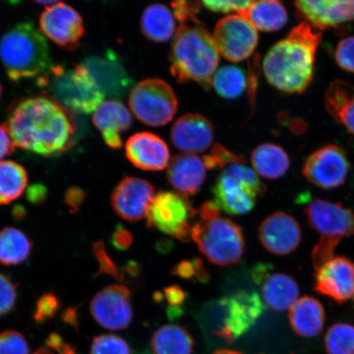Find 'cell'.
<instances>
[{"label": "cell", "mask_w": 354, "mask_h": 354, "mask_svg": "<svg viewBox=\"0 0 354 354\" xmlns=\"http://www.w3.org/2000/svg\"><path fill=\"white\" fill-rule=\"evenodd\" d=\"M93 254L98 263L99 270L96 277L106 275L123 282V268H120L115 263L105 250L103 241H97L93 243Z\"/></svg>", "instance_id": "39"}, {"label": "cell", "mask_w": 354, "mask_h": 354, "mask_svg": "<svg viewBox=\"0 0 354 354\" xmlns=\"http://www.w3.org/2000/svg\"><path fill=\"white\" fill-rule=\"evenodd\" d=\"M15 145L6 125H0V160L15 152Z\"/></svg>", "instance_id": "52"}, {"label": "cell", "mask_w": 354, "mask_h": 354, "mask_svg": "<svg viewBox=\"0 0 354 354\" xmlns=\"http://www.w3.org/2000/svg\"><path fill=\"white\" fill-rule=\"evenodd\" d=\"M215 203L230 215H243L254 209L257 198L267 189L256 172L243 163L225 168L212 187Z\"/></svg>", "instance_id": "7"}, {"label": "cell", "mask_w": 354, "mask_h": 354, "mask_svg": "<svg viewBox=\"0 0 354 354\" xmlns=\"http://www.w3.org/2000/svg\"><path fill=\"white\" fill-rule=\"evenodd\" d=\"M141 32L154 42H165L174 37L176 21L169 8L162 4L148 6L140 19Z\"/></svg>", "instance_id": "28"}, {"label": "cell", "mask_w": 354, "mask_h": 354, "mask_svg": "<svg viewBox=\"0 0 354 354\" xmlns=\"http://www.w3.org/2000/svg\"><path fill=\"white\" fill-rule=\"evenodd\" d=\"M126 155L143 171H162L169 165L170 152L165 141L150 132H139L127 141Z\"/></svg>", "instance_id": "22"}, {"label": "cell", "mask_w": 354, "mask_h": 354, "mask_svg": "<svg viewBox=\"0 0 354 354\" xmlns=\"http://www.w3.org/2000/svg\"><path fill=\"white\" fill-rule=\"evenodd\" d=\"M308 221L321 237L342 241L354 234V212L342 203L313 198L304 209Z\"/></svg>", "instance_id": "15"}, {"label": "cell", "mask_w": 354, "mask_h": 354, "mask_svg": "<svg viewBox=\"0 0 354 354\" xmlns=\"http://www.w3.org/2000/svg\"><path fill=\"white\" fill-rule=\"evenodd\" d=\"M151 348L153 354H192L194 339L183 326L167 324L155 331Z\"/></svg>", "instance_id": "30"}, {"label": "cell", "mask_w": 354, "mask_h": 354, "mask_svg": "<svg viewBox=\"0 0 354 354\" xmlns=\"http://www.w3.org/2000/svg\"><path fill=\"white\" fill-rule=\"evenodd\" d=\"M259 285L263 302L275 311H286L298 300L297 282L286 274L268 273Z\"/></svg>", "instance_id": "26"}, {"label": "cell", "mask_w": 354, "mask_h": 354, "mask_svg": "<svg viewBox=\"0 0 354 354\" xmlns=\"http://www.w3.org/2000/svg\"><path fill=\"white\" fill-rule=\"evenodd\" d=\"M203 313L218 321L214 333L232 344L255 325L265 310L257 292L239 291L205 305Z\"/></svg>", "instance_id": "6"}, {"label": "cell", "mask_w": 354, "mask_h": 354, "mask_svg": "<svg viewBox=\"0 0 354 354\" xmlns=\"http://www.w3.org/2000/svg\"><path fill=\"white\" fill-rule=\"evenodd\" d=\"M314 290L342 304L354 299V263L335 257L317 271Z\"/></svg>", "instance_id": "19"}, {"label": "cell", "mask_w": 354, "mask_h": 354, "mask_svg": "<svg viewBox=\"0 0 354 354\" xmlns=\"http://www.w3.org/2000/svg\"><path fill=\"white\" fill-rule=\"evenodd\" d=\"M37 86L70 112L94 113L105 97L90 71L82 64L54 65L37 79Z\"/></svg>", "instance_id": "5"}, {"label": "cell", "mask_w": 354, "mask_h": 354, "mask_svg": "<svg viewBox=\"0 0 354 354\" xmlns=\"http://www.w3.org/2000/svg\"><path fill=\"white\" fill-rule=\"evenodd\" d=\"M0 60L13 82L41 77L52 68L50 48L32 22H20L0 38Z\"/></svg>", "instance_id": "4"}, {"label": "cell", "mask_w": 354, "mask_h": 354, "mask_svg": "<svg viewBox=\"0 0 354 354\" xmlns=\"http://www.w3.org/2000/svg\"><path fill=\"white\" fill-rule=\"evenodd\" d=\"M212 86L225 99L239 98L247 86L245 73L236 66H223L215 73Z\"/></svg>", "instance_id": "34"}, {"label": "cell", "mask_w": 354, "mask_h": 354, "mask_svg": "<svg viewBox=\"0 0 354 354\" xmlns=\"http://www.w3.org/2000/svg\"><path fill=\"white\" fill-rule=\"evenodd\" d=\"M174 275L184 280L207 283L210 281V272L201 259L184 260L171 270Z\"/></svg>", "instance_id": "36"}, {"label": "cell", "mask_w": 354, "mask_h": 354, "mask_svg": "<svg viewBox=\"0 0 354 354\" xmlns=\"http://www.w3.org/2000/svg\"><path fill=\"white\" fill-rule=\"evenodd\" d=\"M129 107L139 121L158 127L172 120L178 109V101L169 84L160 79H147L132 88Z\"/></svg>", "instance_id": "9"}, {"label": "cell", "mask_w": 354, "mask_h": 354, "mask_svg": "<svg viewBox=\"0 0 354 354\" xmlns=\"http://www.w3.org/2000/svg\"><path fill=\"white\" fill-rule=\"evenodd\" d=\"M198 214L187 196L174 192H161L153 198L146 219L149 228L181 242L192 239V220Z\"/></svg>", "instance_id": "10"}, {"label": "cell", "mask_w": 354, "mask_h": 354, "mask_svg": "<svg viewBox=\"0 0 354 354\" xmlns=\"http://www.w3.org/2000/svg\"><path fill=\"white\" fill-rule=\"evenodd\" d=\"M91 316L98 324L110 330L127 328L133 319L131 293L122 285L104 288L92 299Z\"/></svg>", "instance_id": "14"}, {"label": "cell", "mask_w": 354, "mask_h": 354, "mask_svg": "<svg viewBox=\"0 0 354 354\" xmlns=\"http://www.w3.org/2000/svg\"><path fill=\"white\" fill-rule=\"evenodd\" d=\"M2 94H3V87H2L1 83H0V100H1Z\"/></svg>", "instance_id": "57"}, {"label": "cell", "mask_w": 354, "mask_h": 354, "mask_svg": "<svg viewBox=\"0 0 354 354\" xmlns=\"http://www.w3.org/2000/svg\"><path fill=\"white\" fill-rule=\"evenodd\" d=\"M46 347L55 351L59 354H76L73 348L70 344L64 343L61 336L53 333L46 339Z\"/></svg>", "instance_id": "51"}, {"label": "cell", "mask_w": 354, "mask_h": 354, "mask_svg": "<svg viewBox=\"0 0 354 354\" xmlns=\"http://www.w3.org/2000/svg\"><path fill=\"white\" fill-rule=\"evenodd\" d=\"M171 140L175 147L185 153H202L214 142V127L201 114L184 115L172 126Z\"/></svg>", "instance_id": "21"}, {"label": "cell", "mask_w": 354, "mask_h": 354, "mask_svg": "<svg viewBox=\"0 0 354 354\" xmlns=\"http://www.w3.org/2000/svg\"><path fill=\"white\" fill-rule=\"evenodd\" d=\"M28 196L30 202H41L46 197V189L41 187V185H37V187H32L29 189Z\"/></svg>", "instance_id": "54"}, {"label": "cell", "mask_w": 354, "mask_h": 354, "mask_svg": "<svg viewBox=\"0 0 354 354\" xmlns=\"http://www.w3.org/2000/svg\"><path fill=\"white\" fill-rule=\"evenodd\" d=\"M325 105L332 118L354 136V86L336 80L327 88Z\"/></svg>", "instance_id": "27"}, {"label": "cell", "mask_w": 354, "mask_h": 354, "mask_svg": "<svg viewBox=\"0 0 354 354\" xmlns=\"http://www.w3.org/2000/svg\"><path fill=\"white\" fill-rule=\"evenodd\" d=\"M325 346L327 354H354V326L336 323L326 332Z\"/></svg>", "instance_id": "35"}, {"label": "cell", "mask_w": 354, "mask_h": 354, "mask_svg": "<svg viewBox=\"0 0 354 354\" xmlns=\"http://www.w3.org/2000/svg\"><path fill=\"white\" fill-rule=\"evenodd\" d=\"M82 64L90 71L104 96L122 98L131 91L134 82L112 50L104 55L86 57Z\"/></svg>", "instance_id": "17"}, {"label": "cell", "mask_w": 354, "mask_h": 354, "mask_svg": "<svg viewBox=\"0 0 354 354\" xmlns=\"http://www.w3.org/2000/svg\"><path fill=\"white\" fill-rule=\"evenodd\" d=\"M154 198L153 185L140 177L122 179L111 197L113 209L124 220L138 221L146 218Z\"/></svg>", "instance_id": "16"}, {"label": "cell", "mask_w": 354, "mask_h": 354, "mask_svg": "<svg viewBox=\"0 0 354 354\" xmlns=\"http://www.w3.org/2000/svg\"><path fill=\"white\" fill-rule=\"evenodd\" d=\"M4 125L15 146L44 157L68 150L76 133L70 111L46 96L17 102Z\"/></svg>", "instance_id": "1"}, {"label": "cell", "mask_w": 354, "mask_h": 354, "mask_svg": "<svg viewBox=\"0 0 354 354\" xmlns=\"http://www.w3.org/2000/svg\"><path fill=\"white\" fill-rule=\"evenodd\" d=\"M251 162L257 174L267 179H278L284 176L290 167L289 156L281 146L263 144L251 154Z\"/></svg>", "instance_id": "29"}, {"label": "cell", "mask_w": 354, "mask_h": 354, "mask_svg": "<svg viewBox=\"0 0 354 354\" xmlns=\"http://www.w3.org/2000/svg\"><path fill=\"white\" fill-rule=\"evenodd\" d=\"M170 62L177 82L193 81L209 90L219 64V52L203 24L180 25L171 44Z\"/></svg>", "instance_id": "3"}, {"label": "cell", "mask_w": 354, "mask_h": 354, "mask_svg": "<svg viewBox=\"0 0 354 354\" xmlns=\"http://www.w3.org/2000/svg\"><path fill=\"white\" fill-rule=\"evenodd\" d=\"M214 42L225 59L241 62L250 57L259 43V35L250 21L241 15H230L216 25Z\"/></svg>", "instance_id": "11"}, {"label": "cell", "mask_w": 354, "mask_h": 354, "mask_svg": "<svg viewBox=\"0 0 354 354\" xmlns=\"http://www.w3.org/2000/svg\"><path fill=\"white\" fill-rule=\"evenodd\" d=\"M61 308L59 298L54 292H48L41 296L35 304L33 318L35 322L41 324L54 317Z\"/></svg>", "instance_id": "40"}, {"label": "cell", "mask_w": 354, "mask_h": 354, "mask_svg": "<svg viewBox=\"0 0 354 354\" xmlns=\"http://www.w3.org/2000/svg\"><path fill=\"white\" fill-rule=\"evenodd\" d=\"M28 340L16 330H6L0 333V354H29Z\"/></svg>", "instance_id": "41"}, {"label": "cell", "mask_w": 354, "mask_h": 354, "mask_svg": "<svg viewBox=\"0 0 354 354\" xmlns=\"http://www.w3.org/2000/svg\"><path fill=\"white\" fill-rule=\"evenodd\" d=\"M91 354H131V349L121 336L102 335L93 339Z\"/></svg>", "instance_id": "38"}, {"label": "cell", "mask_w": 354, "mask_h": 354, "mask_svg": "<svg viewBox=\"0 0 354 354\" xmlns=\"http://www.w3.org/2000/svg\"><path fill=\"white\" fill-rule=\"evenodd\" d=\"M319 30L301 22L271 48L263 61L266 78L278 91L301 94L311 84L316 55L322 41Z\"/></svg>", "instance_id": "2"}, {"label": "cell", "mask_w": 354, "mask_h": 354, "mask_svg": "<svg viewBox=\"0 0 354 354\" xmlns=\"http://www.w3.org/2000/svg\"><path fill=\"white\" fill-rule=\"evenodd\" d=\"M335 59L340 68L354 73V37L344 38L339 42Z\"/></svg>", "instance_id": "46"}, {"label": "cell", "mask_w": 354, "mask_h": 354, "mask_svg": "<svg viewBox=\"0 0 354 354\" xmlns=\"http://www.w3.org/2000/svg\"><path fill=\"white\" fill-rule=\"evenodd\" d=\"M162 299L167 301L168 308L167 313L170 319H174L184 313L183 305L187 301V295L179 286L165 288L162 293Z\"/></svg>", "instance_id": "42"}, {"label": "cell", "mask_w": 354, "mask_h": 354, "mask_svg": "<svg viewBox=\"0 0 354 354\" xmlns=\"http://www.w3.org/2000/svg\"><path fill=\"white\" fill-rule=\"evenodd\" d=\"M220 207L215 201H207L198 210V214L203 221H209L220 216Z\"/></svg>", "instance_id": "53"}, {"label": "cell", "mask_w": 354, "mask_h": 354, "mask_svg": "<svg viewBox=\"0 0 354 354\" xmlns=\"http://www.w3.org/2000/svg\"><path fill=\"white\" fill-rule=\"evenodd\" d=\"M201 2L196 1H176L172 2L171 8L174 12V16L179 21L180 25L190 24H202L198 19L197 15L201 11Z\"/></svg>", "instance_id": "44"}, {"label": "cell", "mask_w": 354, "mask_h": 354, "mask_svg": "<svg viewBox=\"0 0 354 354\" xmlns=\"http://www.w3.org/2000/svg\"><path fill=\"white\" fill-rule=\"evenodd\" d=\"M92 120L109 148L118 149L122 147V135L130 129L132 117L130 111L121 101H104L95 111Z\"/></svg>", "instance_id": "23"}, {"label": "cell", "mask_w": 354, "mask_h": 354, "mask_svg": "<svg viewBox=\"0 0 354 354\" xmlns=\"http://www.w3.org/2000/svg\"><path fill=\"white\" fill-rule=\"evenodd\" d=\"M206 171L203 159L196 155L178 154L171 159L167 177L176 192L185 196H194L205 183Z\"/></svg>", "instance_id": "24"}, {"label": "cell", "mask_w": 354, "mask_h": 354, "mask_svg": "<svg viewBox=\"0 0 354 354\" xmlns=\"http://www.w3.org/2000/svg\"><path fill=\"white\" fill-rule=\"evenodd\" d=\"M39 28L48 39L68 51L76 50L85 34L81 15L64 2L44 8L39 17Z\"/></svg>", "instance_id": "12"}, {"label": "cell", "mask_w": 354, "mask_h": 354, "mask_svg": "<svg viewBox=\"0 0 354 354\" xmlns=\"http://www.w3.org/2000/svg\"><path fill=\"white\" fill-rule=\"evenodd\" d=\"M32 242L26 234L15 227L0 230V263L15 266L28 260Z\"/></svg>", "instance_id": "32"}, {"label": "cell", "mask_w": 354, "mask_h": 354, "mask_svg": "<svg viewBox=\"0 0 354 354\" xmlns=\"http://www.w3.org/2000/svg\"><path fill=\"white\" fill-rule=\"evenodd\" d=\"M28 183V172L24 167L13 161H0V205H10L19 198Z\"/></svg>", "instance_id": "33"}, {"label": "cell", "mask_w": 354, "mask_h": 354, "mask_svg": "<svg viewBox=\"0 0 354 354\" xmlns=\"http://www.w3.org/2000/svg\"><path fill=\"white\" fill-rule=\"evenodd\" d=\"M192 239L207 259L218 266L237 263L245 252L241 227L232 220L221 216L198 221L192 227Z\"/></svg>", "instance_id": "8"}, {"label": "cell", "mask_w": 354, "mask_h": 354, "mask_svg": "<svg viewBox=\"0 0 354 354\" xmlns=\"http://www.w3.org/2000/svg\"><path fill=\"white\" fill-rule=\"evenodd\" d=\"M207 169L224 170L225 167L234 165V163H243L245 165V158L242 155L234 153L221 145H215L211 152L203 158Z\"/></svg>", "instance_id": "37"}, {"label": "cell", "mask_w": 354, "mask_h": 354, "mask_svg": "<svg viewBox=\"0 0 354 354\" xmlns=\"http://www.w3.org/2000/svg\"><path fill=\"white\" fill-rule=\"evenodd\" d=\"M133 243V236L131 233L127 229L123 227L122 225H118L115 229L112 236L113 245L118 250H127L129 249Z\"/></svg>", "instance_id": "50"}, {"label": "cell", "mask_w": 354, "mask_h": 354, "mask_svg": "<svg viewBox=\"0 0 354 354\" xmlns=\"http://www.w3.org/2000/svg\"><path fill=\"white\" fill-rule=\"evenodd\" d=\"M255 29L264 32H273L285 26L288 13L284 4L277 0L252 1L245 16Z\"/></svg>", "instance_id": "31"}, {"label": "cell", "mask_w": 354, "mask_h": 354, "mask_svg": "<svg viewBox=\"0 0 354 354\" xmlns=\"http://www.w3.org/2000/svg\"><path fill=\"white\" fill-rule=\"evenodd\" d=\"M295 6L300 19L319 32L354 21V0H302Z\"/></svg>", "instance_id": "18"}, {"label": "cell", "mask_w": 354, "mask_h": 354, "mask_svg": "<svg viewBox=\"0 0 354 354\" xmlns=\"http://www.w3.org/2000/svg\"><path fill=\"white\" fill-rule=\"evenodd\" d=\"M17 287L11 279L0 273V317L7 315L15 307Z\"/></svg>", "instance_id": "43"}, {"label": "cell", "mask_w": 354, "mask_h": 354, "mask_svg": "<svg viewBox=\"0 0 354 354\" xmlns=\"http://www.w3.org/2000/svg\"><path fill=\"white\" fill-rule=\"evenodd\" d=\"M260 57L255 55L252 59L249 66V81H248V92H249L251 107L254 108L255 104L257 88H258L260 76Z\"/></svg>", "instance_id": "48"}, {"label": "cell", "mask_w": 354, "mask_h": 354, "mask_svg": "<svg viewBox=\"0 0 354 354\" xmlns=\"http://www.w3.org/2000/svg\"><path fill=\"white\" fill-rule=\"evenodd\" d=\"M326 313L319 300L304 296L290 308L289 321L296 334L312 338L321 333L324 327Z\"/></svg>", "instance_id": "25"}, {"label": "cell", "mask_w": 354, "mask_h": 354, "mask_svg": "<svg viewBox=\"0 0 354 354\" xmlns=\"http://www.w3.org/2000/svg\"><path fill=\"white\" fill-rule=\"evenodd\" d=\"M32 354H55L51 349L48 348H39Z\"/></svg>", "instance_id": "55"}, {"label": "cell", "mask_w": 354, "mask_h": 354, "mask_svg": "<svg viewBox=\"0 0 354 354\" xmlns=\"http://www.w3.org/2000/svg\"><path fill=\"white\" fill-rule=\"evenodd\" d=\"M212 354H245L241 352L230 351V349H221V351H216Z\"/></svg>", "instance_id": "56"}, {"label": "cell", "mask_w": 354, "mask_h": 354, "mask_svg": "<svg viewBox=\"0 0 354 354\" xmlns=\"http://www.w3.org/2000/svg\"><path fill=\"white\" fill-rule=\"evenodd\" d=\"M86 194L85 190L79 187H71L66 190L64 196L65 205L72 212H76L85 201Z\"/></svg>", "instance_id": "49"}, {"label": "cell", "mask_w": 354, "mask_h": 354, "mask_svg": "<svg viewBox=\"0 0 354 354\" xmlns=\"http://www.w3.org/2000/svg\"><path fill=\"white\" fill-rule=\"evenodd\" d=\"M351 165L346 153L335 145H327L316 150L307 158L303 175L316 187L331 189L346 181Z\"/></svg>", "instance_id": "13"}, {"label": "cell", "mask_w": 354, "mask_h": 354, "mask_svg": "<svg viewBox=\"0 0 354 354\" xmlns=\"http://www.w3.org/2000/svg\"><path fill=\"white\" fill-rule=\"evenodd\" d=\"M252 1H203V6L207 10L218 13L238 12L239 15L245 17Z\"/></svg>", "instance_id": "47"}, {"label": "cell", "mask_w": 354, "mask_h": 354, "mask_svg": "<svg viewBox=\"0 0 354 354\" xmlns=\"http://www.w3.org/2000/svg\"><path fill=\"white\" fill-rule=\"evenodd\" d=\"M259 239L270 253L284 256L297 249L302 232L298 221L293 216L278 212L269 216L261 224Z\"/></svg>", "instance_id": "20"}, {"label": "cell", "mask_w": 354, "mask_h": 354, "mask_svg": "<svg viewBox=\"0 0 354 354\" xmlns=\"http://www.w3.org/2000/svg\"><path fill=\"white\" fill-rule=\"evenodd\" d=\"M339 241L333 239L321 237L312 253L313 267L316 272L333 259L334 252Z\"/></svg>", "instance_id": "45"}]
</instances>
